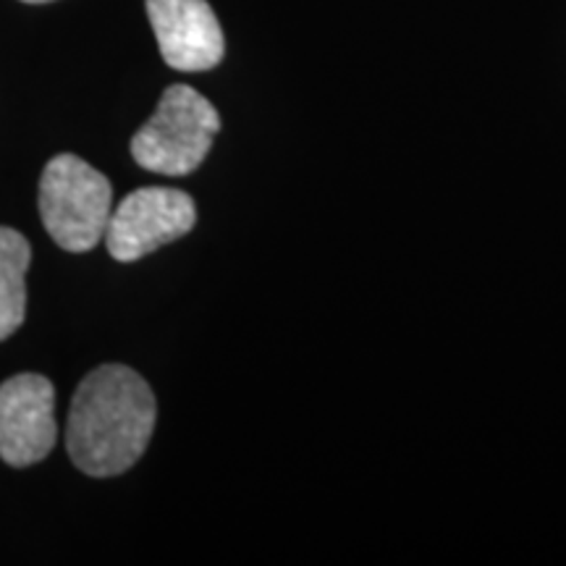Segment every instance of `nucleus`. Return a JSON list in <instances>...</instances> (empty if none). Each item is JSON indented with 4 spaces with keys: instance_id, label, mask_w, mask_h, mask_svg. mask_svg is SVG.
Returning <instances> with one entry per match:
<instances>
[{
    "instance_id": "obj_8",
    "label": "nucleus",
    "mask_w": 566,
    "mask_h": 566,
    "mask_svg": "<svg viewBox=\"0 0 566 566\" xmlns=\"http://www.w3.org/2000/svg\"><path fill=\"white\" fill-rule=\"evenodd\" d=\"M21 3H51V0H21Z\"/></svg>"
},
{
    "instance_id": "obj_3",
    "label": "nucleus",
    "mask_w": 566,
    "mask_h": 566,
    "mask_svg": "<svg viewBox=\"0 0 566 566\" xmlns=\"http://www.w3.org/2000/svg\"><path fill=\"white\" fill-rule=\"evenodd\" d=\"M221 129L216 105L187 84H174L142 129L132 137V158L163 176H187L208 158Z\"/></svg>"
},
{
    "instance_id": "obj_4",
    "label": "nucleus",
    "mask_w": 566,
    "mask_h": 566,
    "mask_svg": "<svg viewBox=\"0 0 566 566\" xmlns=\"http://www.w3.org/2000/svg\"><path fill=\"white\" fill-rule=\"evenodd\" d=\"M197 223L195 200L181 189L142 187L126 195L111 212L105 247L118 263H134L176 242Z\"/></svg>"
},
{
    "instance_id": "obj_7",
    "label": "nucleus",
    "mask_w": 566,
    "mask_h": 566,
    "mask_svg": "<svg viewBox=\"0 0 566 566\" xmlns=\"http://www.w3.org/2000/svg\"><path fill=\"white\" fill-rule=\"evenodd\" d=\"M32 247L17 229L0 226V342L17 334L27 315V268Z\"/></svg>"
},
{
    "instance_id": "obj_2",
    "label": "nucleus",
    "mask_w": 566,
    "mask_h": 566,
    "mask_svg": "<svg viewBox=\"0 0 566 566\" xmlns=\"http://www.w3.org/2000/svg\"><path fill=\"white\" fill-rule=\"evenodd\" d=\"M40 218L61 250L90 252L105 239L113 189L108 176L76 155H55L40 179Z\"/></svg>"
},
{
    "instance_id": "obj_1",
    "label": "nucleus",
    "mask_w": 566,
    "mask_h": 566,
    "mask_svg": "<svg viewBox=\"0 0 566 566\" xmlns=\"http://www.w3.org/2000/svg\"><path fill=\"white\" fill-rule=\"evenodd\" d=\"M150 386L126 365L95 367L76 388L66 420V449L84 475L113 478L139 462L155 430Z\"/></svg>"
},
{
    "instance_id": "obj_5",
    "label": "nucleus",
    "mask_w": 566,
    "mask_h": 566,
    "mask_svg": "<svg viewBox=\"0 0 566 566\" xmlns=\"http://www.w3.org/2000/svg\"><path fill=\"white\" fill-rule=\"evenodd\" d=\"M59 441L55 388L45 375L21 373L0 384V459L11 467H32Z\"/></svg>"
},
{
    "instance_id": "obj_6",
    "label": "nucleus",
    "mask_w": 566,
    "mask_h": 566,
    "mask_svg": "<svg viewBox=\"0 0 566 566\" xmlns=\"http://www.w3.org/2000/svg\"><path fill=\"white\" fill-rule=\"evenodd\" d=\"M160 55L176 71H208L223 61L221 21L208 0H147Z\"/></svg>"
}]
</instances>
